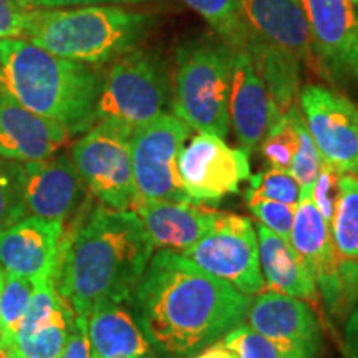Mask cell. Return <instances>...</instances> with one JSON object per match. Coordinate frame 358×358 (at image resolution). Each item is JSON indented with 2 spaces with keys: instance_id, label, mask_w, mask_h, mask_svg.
<instances>
[{
  "instance_id": "cell-2",
  "label": "cell",
  "mask_w": 358,
  "mask_h": 358,
  "mask_svg": "<svg viewBox=\"0 0 358 358\" xmlns=\"http://www.w3.org/2000/svg\"><path fill=\"white\" fill-rule=\"evenodd\" d=\"M155 248L133 211L85 206L65 226L55 285L77 317L101 301L128 303Z\"/></svg>"
},
{
  "instance_id": "cell-23",
  "label": "cell",
  "mask_w": 358,
  "mask_h": 358,
  "mask_svg": "<svg viewBox=\"0 0 358 358\" xmlns=\"http://www.w3.org/2000/svg\"><path fill=\"white\" fill-rule=\"evenodd\" d=\"M256 231L264 289L317 307L320 294L315 282L289 241H284L262 224H257Z\"/></svg>"
},
{
  "instance_id": "cell-41",
  "label": "cell",
  "mask_w": 358,
  "mask_h": 358,
  "mask_svg": "<svg viewBox=\"0 0 358 358\" xmlns=\"http://www.w3.org/2000/svg\"><path fill=\"white\" fill-rule=\"evenodd\" d=\"M0 358H20L13 343L0 342Z\"/></svg>"
},
{
  "instance_id": "cell-9",
  "label": "cell",
  "mask_w": 358,
  "mask_h": 358,
  "mask_svg": "<svg viewBox=\"0 0 358 358\" xmlns=\"http://www.w3.org/2000/svg\"><path fill=\"white\" fill-rule=\"evenodd\" d=\"M181 256L248 297L262 294L259 243L250 219L219 213L213 229Z\"/></svg>"
},
{
  "instance_id": "cell-21",
  "label": "cell",
  "mask_w": 358,
  "mask_h": 358,
  "mask_svg": "<svg viewBox=\"0 0 358 358\" xmlns=\"http://www.w3.org/2000/svg\"><path fill=\"white\" fill-rule=\"evenodd\" d=\"M342 290V320L358 303V176L342 174L337 211L330 224Z\"/></svg>"
},
{
  "instance_id": "cell-24",
  "label": "cell",
  "mask_w": 358,
  "mask_h": 358,
  "mask_svg": "<svg viewBox=\"0 0 358 358\" xmlns=\"http://www.w3.org/2000/svg\"><path fill=\"white\" fill-rule=\"evenodd\" d=\"M248 53L262 83L266 85L279 120L295 105L301 83V62L290 53L271 47L254 37L248 38Z\"/></svg>"
},
{
  "instance_id": "cell-4",
  "label": "cell",
  "mask_w": 358,
  "mask_h": 358,
  "mask_svg": "<svg viewBox=\"0 0 358 358\" xmlns=\"http://www.w3.org/2000/svg\"><path fill=\"white\" fill-rule=\"evenodd\" d=\"M153 25L150 13L120 6L37 8L27 10L24 40L53 55L101 65L136 50Z\"/></svg>"
},
{
  "instance_id": "cell-39",
  "label": "cell",
  "mask_w": 358,
  "mask_h": 358,
  "mask_svg": "<svg viewBox=\"0 0 358 358\" xmlns=\"http://www.w3.org/2000/svg\"><path fill=\"white\" fill-rule=\"evenodd\" d=\"M345 348L348 358H358V303L347 317Z\"/></svg>"
},
{
  "instance_id": "cell-36",
  "label": "cell",
  "mask_w": 358,
  "mask_h": 358,
  "mask_svg": "<svg viewBox=\"0 0 358 358\" xmlns=\"http://www.w3.org/2000/svg\"><path fill=\"white\" fill-rule=\"evenodd\" d=\"M27 10L17 0H0V40L24 38Z\"/></svg>"
},
{
  "instance_id": "cell-25",
  "label": "cell",
  "mask_w": 358,
  "mask_h": 358,
  "mask_svg": "<svg viewBox=\"0 0 358 358\" xmlns=\"http://www.w3.org/2000/svg\"><path fill=\"white\" fill-rule=\"evenodd\" d=\"M187 7L208 22L232 52H248V27H245L239 0H182Z\"/></svg>"
},
{
  "instance_id": "cell-16",
  "label": "cell",
  "mask_w": 358,
  "mask_h": 358,
  "mask_svg": "<svg viewBox=\"0 0 358 358\" xmlns=\"http://www.w3.org/2000/svg\"><path fill=\"white\" fill-rule=\"evenodd\" d=\"M248 325L272 342L301 348L313 355L322 353L324 332L312 306L284 294L262 292L250 301Z\"/></svg>"
},
{
  "instance_id": "cell-34",
  "label": "cell",
  "mask_w": 358,
  "mask_h": 358,
  "mask_svg": "<svg viewBox=\"0 0 358 358\" xmlns=\"http://www.w3.org/2000/svg\"><path fill=\"white\" fill-rule=\"evenodd\" d=\"M340 178H342V173H338L337 169L324 161L310 192V199L319 209L322 217L325 219V222L329 224V227L332 224L340 199Z\"/></svg>"
},
{
  "instance_id": "cell-43",
  "label": "cell",
  "mask_w": 358,
  "mask_h": 358,
  "mask_svg": "<svg viewBox=\"0 0 358 358\" xmlns=\"http://www.w3.org/2000/svg\"><path fill=\"white\" fill-rule=\"evenodd\" d=\"M350 2H352L353 7H358V0H350Z\"/></svg>"
},
{
  "instance_id": "cell-5",
  "label": "cell",
  "mask_w": 358,
  "mask_h": 358,
  "mask_svg": "<svg viewBox=\"0 0 358 358\" xmlns=\"http://www.w3.org/2000/svg\"><path fill=\"white\" fill-rule=\"evenodd\" d=\"M234 53L221 40H187L178 48L173 115L191 129L224 140L229 131Z\"/></svg>"
},
{
  "instance_id": "cell-11",
  "label": "cell",
  "mask_w": 358,
  "mask_h": 358,
  "mask_svg": "<svg viewBox=\"0 0 358 358\" xmlns=\"http://www.w3.org/2000/svg\"><path fill=\"white\" fill-rule=\"evenodd\" d=\"M299 100L322 159L338 173L358 176V106L325 85H306Z\"/></svg>"
},
{
  "instance_id": "cell-19",
  "label": "cell",
  "mask_w": 358,
  "mask_h": 358,
  "mask_svg": "<svg viewBox=\"0 0 358 358\" xmlns=\"http://www.w3.org/2000/svg\"><path fill=\"white\" fill-rule=\"evenodd\" d=\"M133 213L140 217L155 249L181 254L213 229L221 211L191 201H138Z\"/></svg>"
},
{
  "instance_id": "cell-1",
  "label": "cell",
  "mask_w": 358,
  "mask_h": 358,
  "mask_svg": "<svg viewBox=\"0 0 358 358\" xmlns=\"http://www.w3.org/2000/svg\"><path fill=\"white\" fill-rule=\"evenodd\" d=\"M250 301L181 254L159 249L128 307L159 358H189L243 324Z\"/></svg>"
},
{
  "instance_id": "cell-14",
  "label": "cell",
  "mask_w": 358,
  "mask_h": 358,
  "mask_svg": "<svg viewBox=\"0 0 358 358\" xmlns=\"http://www.w3.org/2000/svg\"><path fill=\"white\" fill-rule=\"evenodd\" d=\"M65 224L25 216L0 231V267L32 284L55 279Z\"/></svg>"
},
{
  "instance_id": "cell-3",
  "label": "cell",
  "mask_w": 358,
  "mask_h": 358,
  "mask_svg": "<svg viewBox=\"0 0 358 358\" xmlns=\"http://www.w3.org/2000/svg\"><path fill=\"white\" fill-rule=\"evenodd\" d=\"M103 78L93 65L53 55L24 38L0 40V90L70 136L95 124Z\"/></svg>"
},
{
  "instance_id": "cell-44",
  "label": "cell",
  "mask_w": 358,
  "mask_h": 358,
  "mask_svg": "<svg viewBox=\"0 0 358 358\" xmlns=\"http://www.w3.org/2000/svg\"><path fill=\"white\" fill-rule=\"evenodd\" d=\"M116 358H141V357H116Z\"/></svg>"
},
{
  "instance_id": "cell-33",
  "label": "cell",
  "mask_w": 358,
  "mask_h": 358,
  "mask_svg": "<svg viewBox=\"0 0 358 358\" xmlns=\"http://www.w3.org/2000/svg\"><path fill=\"white\" fill-rule=\"evenodd\" d=\"M27 216L20 186V163L0 158V231Z\"/></svg>"
},
{
  "instance_id": "cell-18",
  "label": "cell",
  "mask_w": 358,
  "mask_h": 358,
  "mask_svg": "<svg viewBox=\"0 0 358 358\" xmlns=\"http://www.w3.org/2000/svg\"><path fill=\"white\" fill-rule=\"evenodd\" d=\"M229 120L244 151L259 150L277 123V115L266 85L254 69L248 52H236L229 93Z\"/></svg>"
},
{
  "instance_id": "cell-20",
  "label": "cell",
  "mask_w": 358,
  "mask_h": 358,
  "mask_svg": "<svg viewBox=\"0 0 358 358\" xmlns=\"http://www.w3.org/2000/svg\"><path fill=\"white\" fill-rule=\"evenodd\" d=\"M249 37L312 65L310 32L301 0H239Z\"/></svg>"
},
{
  "instance_id": "cell-28",
  "label": "cell",
  "mask_w": 358,
  "mask_h": 358,
  "mask_svg": "<svg viewBox=\"0 0 358 358\" xmlns=\"http://www.w3.org/2000/svg\"><path fill=\"white\" fill-rule=\"evenodd\" d=\"M222 343L234 350L239 358H320L319 355H313L301 348L272 342L244 324L231 330L222 338Z\"/></svg>"
},
{
  "instance_id": "cell-15",
  "label": "cell",
  "mask_w": 358,
  "mask_h": 358,
  "mask_svg": "<svg viewBox=\"0 0 358 358\" xmlns=\"http://www.w3.org/2000/svg\"><path fill=\"white\" fill-rule=\"evenodd\" d=\"M289 243L315 282L327 312L342 320V290L330 227L310 198L297 204Z\"/></svg>"
},
{
  "instance_id": "cell-8",
  "label": "cell",
  "mask_w": 358,
  "mask_h": 358,
  "mask_svg": "<svg viewBox=\"0 0 358 358\" xmlns=\"http://www.w3.org/2000/svg\"><path fill=\"white\" fill-rule=\"evenodd\" d=\"M189 134L191 128L171 113L133 129L131 164L140 201H191L178 171L179 155Z\"/></svg>"
},
{
  "instance_id": "cell-37",
  "label": "cell",
  "mask_w": 358,
  "mask_h": 358,
  "mask_svg": "<svg viewBox=\"0 0 358 358\" xmlns=\"http://www.w3.org/2000/svg\"><path fill=\"white\" fill-rule=\"evenodd\" d=\"M25 10L37 8H70L88 6H122V3H143L148 0H17Z\"/></svg>"
},
{
  "instance_id": "cell-12",
  "label": "cell",
  "mask_w": 358,
  "mask_h": 358,
  "mask_svg": "<svg viewBox=\"0 0 358 358\" xmlns=\"http://www.w3.org/2000/svg\"><path fill=\"white\" fill-rule=\"evenodd\" d=\"M178 171L191 201L219 203L227 194H237L241 182L250 178L249 153L243 148H229L221 138L201 133L182 148Z\"/></svg>"
},
{
  "instance_id": "cell-42",
  "label": "cell",
  "mask_w": 358,
  "mask_h": 358,
  "mask_svg": "<svg viewBox=\"0 0 358 358\" xmlns=\"http://www.w3.org/2000/svg\"><path fill=\"white\" fill-rule=\"evenodd\" d=\"M2 284H3V268L0 267V290H2ZM2 335V334H0Z\"/></svg>"
},
{
  "instance_id": "cell-26",
  "label": "cell",
  "mask_w": 358,
  "mask_h": 358,
  "mask_svg": "<svg viewBox=\"0 0 358 358\" xmlns=\"http://www.w3.org/2000/svg\"><path fill=\"white\" fill-rule=\"evenodd\" d=\"M75 312L62 297L55 313L34 335L13 342L20 358H58L73 329Z\"/></svg>"
},
{
  "instance_id": "cell-6",
  "label": "cell",
  "mask_w": 358,
  "mask_h": 358,
  "mask_svg": "<svg viewBox=\"0 0 358 358\" xmlns=\"http://www.w3.org/2000/svg\"><path fill=\"white\" fill-rule=\"evenodd\" d=\"M169 105L166 65L156 53L136 48L115 60L103 78L95 123L116 122L136 129L166 113Z\"/></svg>"
},
{
  "instance_id": "cell-27",
  "label": "cell",
  "mask_w": 358,
  "mask_h": 358,
  "mask_svg": "<svg viewBox=\"0 0 358 358\" xmlns=\"http://www.w3.org/2000/svg\"><path fill=\"white\" fill-rule=\"evenodd\" d=\"M34 284L25 277L3 271L0 290V342L13 343L32 299Z\"/></svg>"
},
{
  "instance_id": "cell-17",
  "label": "cell",
  "mask_w": 358,
  "mask_h": 358,
  "mask_svg": "<svg viewBox=\"0 0 358 358\" xmlns=\"http://www.w3.org/2000/svg\"><path fill=\"white\" fill-rule=\"evenodd\" d=\"M70 138L62 124L27 110L0 90V158L17 163L47 159Z\"/></svg>"
},
{
  "instance_id": "cell-22",
  "label": "cell",
  "mask_w": 358,
  "mask_h": 358,
  "mask_svg": "<svg viewBox=\"0 0 358 358\" xmlns=\"http://www.w3.org/2000/svg\"><path fill=\"white\" fill-rule=\"evenodd\" d=\"M87 322L92 358H159L138 327L128 303L98 302Z\"/></svg>"
},
{
  "instance_id": "cell-29",
  "label": "cell",
  "mask_w": 358,
  "mask_h": 358,
  "mask_svg": "<svg viewBox=\"0 0 358 358\" xmlns=\"http://www.w3.org/2000/svg\"><path fill=\"white\" fill-rule=\"evenodd\" d=\"M244 199L248 206L261 201L297 206L301 203V187L290 173L268 168L249 178V187L244 191Z\"/></svg>"
},
{
  "instance_id": "cell-32",
  "label": "cell",
  "mask_w": 358,
  "mask_h": 358,
  "mask_svg": "<svg viewBox=\"0 0 358 358\" xmlns=\"http://www.w3.org/2000/svg\"><path fill=\"white\" fill-rule=\"evenodd\" d=\"M60 301L62 295L57 290L55 279L35 282L32 299H30L29 308H27L24 320H22L19 327L15 340L30 337V335L37 332L40 327L47 324L52 319L53 313H55Z\"/></svg>"
},
{
  "instance_id": "cell-7",
  "label": "cell",
  "mask_w": 358,
  "mask_h": 358,
  "mask_svg": "<svg viewBox=\"0 0 358 358\" xmlns=\"http://www.w3.org/2000/svg\"><path fill=\"white\" fill-rule=\"evenodd\" d=\"M131 134L127 124L98 122L70 151L87 191L115 211H134L140 201L133 178Z\"/></svg>"
},
{
  "instance_id": "cell-40",
  "label": "cell",
  "mask_w": 358,
  "mask_h": 358,
  "mask_svg": "<svg viewBox=\"0 0 358 358\" xmlns=\"http://www.w3.org/2000/svg\"><path fill=\"white\" fill-rule=\"evenodd\" d=\"M189 358H239V357H237V353L234 350H231L229 347L224 345L222 340H219V342L206 347L204 350H201L199 353H196V355H192Z\"/></svg>"
},
{
  "instance_id": "cell-10",
  "label": "cell",
  "mask_w": 358,
  "mask_h": 358,
  "mask_svg": "<svg viewBox=\"0 0 358 358\" xmlns=\"http://www.w3.org/2000/svg\"><path fill=\"white\" fill-rule=\"evenodd\" d=\"M312 65L340 87L358 88V13L350 0H301Z\"/></svg>"
},
{
  "instance_id": "cell-13",
  "label": "cell",
  "mask_w": 358,
  "mask_h": 358,
  "mask_svg": "<svg viewBox=\"0 0 358 358\" xmlns=\"http://www.w3.org/2000/svg\"><path fill=\"white\" fill-rule=\"evenodd\" d=\"M22 201L27 216L69 224L87 203V187L70 155L20 163Z\"/></svg>"
},
{
  "instance_id": "cell-30",
  "label": "cell",
  "mask_w": 358,
  "mask_h": 358,
  "mask_svg": "<svg viewBox=\"0 0 358 358\" xmlns=\"http://www.w3.org/2000/svg\"><path fill=\"white\" fill-rule=\"evenodd\" d=\"M294 122L295 128H297L299 134V146L297 153H295L292 164H290V174H292L295 181H297L299 187H301V201L310 198V192L315 182L317 174H319L322 163V155L317 148L315 141H313L310 131H308L303 116L301 113V108L295 105L294 111Z\"/></svg>"
},
{
  "instance_id": "cell-38",
  "label": "cell",
  "mask_w": 358,
  "mask_h": 358,
  "mask_svg": "<svg viewBox=\"0 0 358 358\" xmlns=\"http://www.w3.org/2000/svg\"><path fill=\"white\" fill-rule=\"evenodd\" d=\"M88 319L75 315L73 329L69 337V342L58 358H92L88 340Z\"/></svg>"
},
{
  "instance_id": "cell-31",
  "label": "cell",
  "mask_w": 358,
  "mask_h": 358,
  "mask_svg": "<svg viewBox=\"0 0 358 358\" xmlns=\"http://www.w3.org/2000/svg\"><path fill=\"white\" fill-rule=\"evenodd\" d=\"M295 105L285 113L277 123L271 128L267 136L264 138L261 146V153L264 159L267 161L268 166L279 169V171H290V164L299 146V134L294 122Z\"/></svg>"
},
{
  "instance_id": "cell-35",
  "label": "cell",
  "mask_w": 358,
  "mask_h": 358,
  "mask_svg": "<svg viewBox=\"0 0 358 358\" xmlns=\"http://www.w3.org/2000/svg\"><path fill=\"white\" fill-rule=\"evenodd\" d=\"M249 209L252 216L259 219V224L266 226L268 231H272L284 241H290L297 206L275 203V201H261V203L249 206Z\"/></svg>"
}]
</instances>
